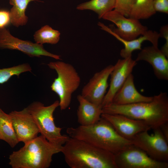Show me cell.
Listing matches in <instances>:
<instances>
[{"label":"cell","mask_w":168,"mask_h":168,"mask_svg":"<svg viewBox=\"0 0 168 168\" xmlns=\"http://www.w3.org/2000/svg\"><path fill=\"white\" fill-rule=\"evenodd\" d=\"M153 97L148 102L126 105L112 103L102 108V113L120 114L142 121L153 129L168 122V96L166 93L161 92Z\"/></svg>","instance_id":"1"},{"label":"cell","mask_w":168,"mask_h":168,"mask_svg":"<svg viewBox=\"0 0 168 168\" xmlns=\"http://www.w3.org/2000/svg\"><path fill=\"white\" fill-rule=\"evenodd\" d=\"M66 132L71 138L84 141L114 155L132 144L131 140L120 136L110 123L101 117L92 125L69 127Z\"/></svg>","instance_id":"2"},{"label":"cell","mask_w":168,"mask_h":168,"mask_svg":"<svg viewBox=\"0 0 168 168\" xmlns=\"http://www.w3.org/2000/svg\"><path fill=\"white\" fill-rule=\"evenodd\" d=\"M61 152L71 168H117L114 154L81 140L69 137Z\"/></svg>","instance_id":"3"},{"label":"cell","mask_w":168,"mask_h":168,"mask_svg":"<svg viewBox=\"0 0 168 168\" xmlns=\"http://www.w3.org/2000/svg\"><path fill=\"white\" fill-rule=\"evenodd\" d=\"M63 145L51 142L42 135L24 143L9 156V164L12 168H48L53 156L61 152Z\"/></svg>","instance_id":"4"},{"label":"cell","mask_w":168,"mask_h":168,"mask_svg":"<svg viewBox=\"0 0 168 168\" xmlns=\"http://www.w3.org/2000/svg\"><path fill=\"white\" fill-rule=\"evenodd\" d=\"M47 65L57 73V77L50 87L59 98L61 110H65L70 105L72 94L79 87L80 77L75 69L69 63L59 61L50 62Z\"/></svg>","instance_id":"5"},{"label":"cell","mask_w":168,"mask_h":168,"mask_svg":"<svg viewBox=\"0 0 168 168\" xmlns=\"http://www.w3.org/2000/svg\"><path fill=\"white\" fill-rule=\"evenodd\" d=\"M58 106L59 101L57 100L48 106H45L40 102L35 101L26 108L31 114L41 135L51 142L63 145L69 137L62 134V128L57 127L55 124L53 113Z\"/></svg>","instance_id":"6"},{"label":"cell","mask_w":168,"mask_h":168,"mask_svg":"<svg viewBox=\"0 0 168 168\" xmlns=\"http://www.w3.org/2000/svg\"><path fill=\"white\" fill-rule=\"evenodd\" d=\"M150 134L144 131L136 134L131 140L132 144L145 152L156 160L168 162V142L160 127L153 129Z\"/></svg>","instance_id":"7"},{"label":"cell","mask_w":168,"mask_h":168,"mask_svg":"<svg viewBox=\"0 0 168 168\" xmlns=\"http://www.w3.org/2000/svg\"><path fill=\"white\" fill-rule=\"evenodd\" d=\"M117 168H168L167 162L154 160L131 144L114 155Z\"/></svg>","instance_id":"8"},{"label":"cell","mask_w":168,"mask_h":168,"mask_svg":"<svg viewBox=\"0 0 168 168\" xmlns=\"http://www.w3.org/2000/svg\"><path fill=\"white\" fill-rule=\"evenodd\" d=\"M102 18L110 21L116 27L110 29L121 38L131 40L144 34L148 28L142 25L139 20L127 17L113 10L105 14Z\"/></svg>","instance_id":"9"},{"label":"cell","mask_w":168,"mask_h":168,"mask_svg":"<svg viewBox=\"0 0 168 168\" xmlns=\"http://www.w3.org/2000/svg\"><path fill=\"white\" fill-rule=\"evenodd\" d=\"M0 49L18 50L30 57L45 56L61 59L60 56L48 52L43 44L16 38L6 28L0 30Z\"/></svg>","instance_id":"10"},{"label":"cell","mask_w":168,"mask_h":168,"mask_svg":"<svg viewBox=\"0 0 168 168\" xmlns=\"http://www.w3.org/2000/svg\"><path fill=\"white\" fill-rule=\"evenodd\" d=\"M113 68V65H110L96 72L83 87L81 94L82 96L92 103L102 106L109 86L108 79Z\"/></svg>","instance_id":"11"},{"label":"cell","mask_w":168,"mask_h":168,"mask_svg":"<svg viewBox=\"0 0 168 168\" xmlns=\"http://www.w3.org/2000/svg\"><path fill=\"white\" fill-rule=\"evenodd\" d=\"M137 62L132 57L118 60L114 66L111 72L109 89L103 99L102 108L112 103L113 98L118 90L132 73Z\"/></svg>","instance_id":"12"},{"label":"cell","mask_w":168,"mask_h":168,"mask_svg":"<svg viewBox=\"0 0 168 168\" xmlns=\"http://www.w3.org/2000/svg\"><path fill=\"white\" fill-rule=\"evenodd\" d=\"M101 117L109 122L120 136L130 140L137 134L152 129L142 121L122 114L102 113Z\"/></svg>","instance_id":"13"},{"label":"cell","mask_w":168,"mask_h":168,"mask_svg":"<svg viewBox=\"0 0 168 168\" xmlns=\"http://www.w3.org/2000/svg\"><path fill=\"white\" fill-rule=\"evenodd\" d=\"M19 142L26 143L38 136L39 129L27 108L9 113Z\"/></svg>","instance_id":"14"},{"label":"cell","mask_w":168,"mask_h":168,"mask_svg":"<svg viewBox=\"0 0 168 168\" xmlns=\"http://www.w3.org/2000/svg\"><path fill=\"white\" fill-rule=\"evenodd\" d=\"M135 60L144 61L152 67L154 74L159 79L168 80V60L158 46L152 45L141 50Z\"/></svg>","instance_id":"15"},{"label":"cell","mask_w":168,"mask_h":168,"mask_svg":"<svg viewBox=\"0 0 168 168\" xmlns=\"http://www.w3.org/2000/svg\"><path fill=\"white\" fill-rule=\"evenodd\" d=\"M101 29L112 35L124 44V48L120 52V55L123 58L132 57L133 52L137 50H141L142 44L145 41H150L155 46H158V40L160 38L159 33L152 30H147L143 35L135 39L127 40H124L114 33L110 28L100 22L98 24Z\"/></svg>","instance_id":"16"},{"label":"cell","mask_w":168,"mask_h":168,"mask_svg":"<svg viewBox=\"0 0 168 168\" xmlns=\"http://www.w3.org/2000/svg\"><path fill=\"white\" fill-rule=\"evenodd\" d=\"M153 96H143L137 90L134 83V76L131 73L115 95L112 103L118 105H126L141 102H148Z\"/></svg>","instance_id":"17"},{"label":"cell","mask_w":168,"mask_h":168,"mask_svg":"<svg viewBox=\"0 0 168 168\" xmlns=\"http://www.w3.org/2000/svg\"><path fill=\"white\" fill-rule=\"evenodd\" d=\"M77 99L79 103L77 115L80 125H90L97 122L102 113V106L89 102L81 95H78Z\"/></svg>","instance_id":"18"},{"label":"cell","mask_w":168,"mask_h":168,"mask_svg":"<svg viewBox=\"0 0 168 168\" xmlns=\"http://www.w3.org/2000/svg\"><path fill=\"white\" fill-rule=\"evenodd\" d=\"M0 140L4 141L14 147L19 141L9 114L0 108Z\"/></svg>","instance_id":"19"},{"label":"cell","mask_w":168,"mask_h":168,"mask_svg":"<svg viewBox=\"0 0 168 168\" xmlns=\"http://www.w3.org/2000/svg\"><path fill=\"white\" fill-rule=\"evenodd\" d=\"M35 0H9L10 4L12 6L10 14L11 23L18 27L26 24L28 17L25 12L29 3Z\"/></svg>","instance_id":"20"},{"label":"cell","mask_w":168,"mask_h":168,"mask_svg":"<svg viewBox=\"0 0 168 168\" xmlns=\"http://www.w3.org/2000/svg\"><path fill=\"white\" fill-rule=\"evenodd\" d=\"M115 0H91L78 5L77 9L78 10H91L98 15L99 19L106 14L114 9Z\"/></svg>","instance_id":"21"},{"label":"cell","mask_w":168,"mask_h":168,"mask_svg":"<svg viewBox=\"0 0 168 168\" xmlns=\"http://www.w3.org/2000/svg\"><path fill=\"white\" fill-rule=\"evenodd\" d=\"M154 0H135L128 17L138 20L146 19L156 12L153 4Z\"/></svg>","instance_id":"22"},{"label":"cell","mask_w":168,"mask_h":168,"mask_svg":"<svg viewBox=\"0 0 168 168\" xmlns=\"http://www.w3.org/2000/svg\"><path fill=\"white\" fill-rule=\"evenodd\" d=\"M60 33L46 25L35 32L34 37L35 43L43 44L45 43L55 44L59 40Z\"/></svg>","instance_id":"23"},{"label":"cell","mask_w":168,"mask_h":168,"mask_svg":"<svg viewBox=\"0 0 168 168\" xmlns=\"http://www.w3.org/2000/svg\"><path fill=\"white\" fill-rule=\"evenodd\" d=\"M32 68L27 63H23L8 68L0 69V84L7 82L14 75L19 77L23 72H31Z\"/></svg>","instance_id":"24"},{"label":"cell","mask_w":168,"mask_h":168,"mask_svg":"<svg viewBox=\"0 0 168 168\" xmlns=\"http://www.w3.org/2000/svg\"><path fill=\"white\" fill-rule=\"evenodd\" d=\"M135 0H115L114 10L128 17L131 8Z\"/></svg>","instance_id":"25"},{"label":"cell","mask_w":168,"mask_h":168,"mask_svg":"<svg viewBox=\"0 0 168 168\" xmlns=\"http://www.w3.org/2000/svg\"><path fill=\"white\" fill-rule=\"evenodd\" d=\"M159 34L160 37L165 38V44L160 49L161 52L166 57H168V25L166 24L161 27Z\"/></svg>","instance_id":"26"},{"label":"cell","mask_w":168,"mask_h":168,"mask_svg":"<svg viewBox=\"0 0 168 168\" xmlns=\"http://www.w3.org/2000/svg\"><path fill=\"white\" fill-rule=\"evenodd\" d=\"M10 12L5 9H0V30L6 28L11 22Z\"/></svg>","instance_id":"27"},{"label":"cell","mask_w":168,"mask_h":168,"mask_svg":"<svg viewBox=\"0 0 168 168\" xmlns=\"http://www.w3.org/2000/svg\"><path fill=\"white\" fill-rule=\"evenodd\" d=\"M153 4L156 12L168 14V0H154Z\"/></svg>","instance_id":"28"},{"label":"cell","mask_w":168,"mask_h":168,"mask_svg":"<svg viewBox=\"0 0 168 168\" xmlns=\"http://www.w3.org/2000/svg\"><path fill=\"white\" fill-rule=\"evenodd\" d=\"M160 128L164 137L168 142V122L163 124Z\"/></svg>","instance_id":"29"}]
</instances>
